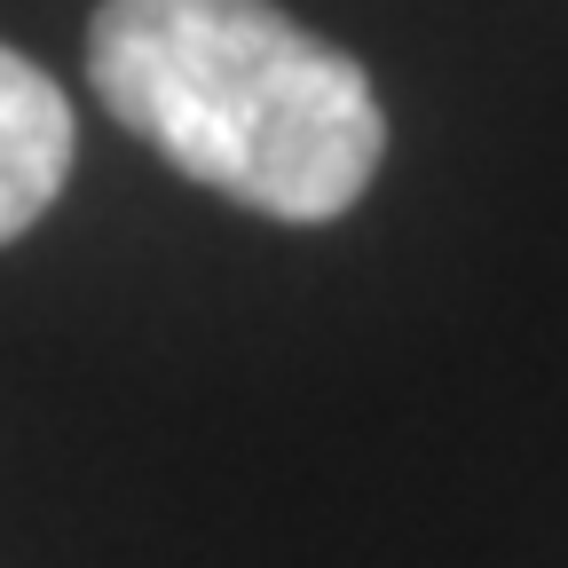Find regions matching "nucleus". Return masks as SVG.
Segmentation results:
<instances>
[{"label":"nucleus","instance_id":"nucleus-1","mask_svg":"<svg viewBox=\"0 0 568 568\" xmlns=\"http://www.w3.org/2000/svg\"><path fill=\"white\" fill-rule=\"evenodd\" d=\"M88 80L174 174L268 222L347 213L387 151L364 63L268 0H103Z\"/></svg>","mask_w":568,"mask_h":568},{"label":"nucleus","instance_id":"nucleus-2","mask_svg":"<svg viewBox=\"0 0 568 568\" xmlns=\"http://www.w3.org/2000/svg\"><path fill=\"white\" fill-rule=\"evenodd\" d=\"M71 103L32 55L0 40V245H17L71 174Z\"/></svg>","mask_w":568,"mask_h":568}]
</instances>
